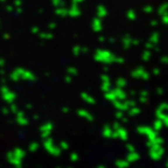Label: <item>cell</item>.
I'll return each mask as SVG.
<instances>
[]
</instances>
